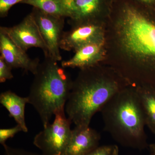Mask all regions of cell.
Masks as SVG:
<instances>
[{
	"instance_id": "1",
	"label": "cell",
	"mask_w": 155,
	"mask_h": 155,
	"mask_svg": "<svg viewBox=\"0 0 155 155\" xmlns=\"http://www.w3.org/2000/svg\"><path fill=\"white\" fill-rule=\"evenodd\" d=\"M113 31L116 50L122 59L110 67L131 86H155V22L136 9L127 7L113 23Z\"/></svg>"
},
{
	"instance_id": "2",
	"label": "cell",
	"mask_w": 155,
	"mask_h": 155,
	"mask_svg": "<svg viewBox=\"0 0 155 155\" xmlns=\"http://www.w3.org/2000/svg\"><path fill=\"white\" fill-rule=\"evenodd\" d=\"M118 72L101 64L80 69L72 81L66 106L67 117L75 126H89L95 114L117 93L129 86Z\"/></svg>"
},
{
	"instance_id": "3",
	"label": "cell",
	"mask_w": 155,
	"mask_h": 155,
	"mask_svg": "<svg viewBox=\"0 0 155 155\" xmlns=\"http://www.w3.org/2000/svg\"><path fill=\"white\" fill-rule=\"evenodd\" d=\"M100 112L105 130L118 143L139 150L148 148L144 113L135 87L122 89Z\"/></svg>"
},
{
	"instance_id": "4",
	"label": "cell",
	"mask_w": 155,
	"mask_h": 155,
	"mask_svg": "<svg viewBox=\"0 0 155 155\" xmlns=\"http://www.w3.org/2000/svg\"><path fill=\"white\" fill-rule=\"evenodd\" d=\"M58 62L45 57L39 65L27 96L28 104L38 113L44 127L49 124L55 112L65 109L72 87L73 81Z\"/></svg>"
},
{
	"instance_id": "5",
	"label": "cell",
	"mask_w": 155,
	"mask_h": 155,
	"mask_svg": "<svg viewBox=\"0 0 155 155\" xmlns=\"http://www.w3.org/2000/svg\"><path fill=\"white\" fill-rule=\"evenodd\" d=\"M65 113V109L55 112L54 122L44 127L43 130L35 137L33 144L41 151L43 155L65 153L72 131V121Z\"/></svg>"
},
{
	"instance_id": "6",
	"label": "cell",
	"mask_w": 155,
	"mask_h": 155,
	"mask_svg": "<svg viewBox=\"0 0 155 155\" xmlns=\"http://www.w3.org/2000/svg\"><path fill=\"white\" fill-rule=\"evenodd\" d=\"M0 31L6 34L19 48L26 51L31 48L41 49L45 57H48L47 47L32 13L13 27H1Z\"/></svg>"
},
{
	"instance_id": "7",
	"label": "cell",
	"mask_w": 155,
	"mask_h": 155,
	"mask_svg": "<svg viewBox=\"0 0 155 155\" xmlns=\"http://www.w3.org/2000/svg\"><path fill=\"white\" fill-rule=\"evenodd\" d=\"M70 30L63 32L61 49L75 51L84 45L106 38L105 23L99 20L74 23Z\"/></svg>"
},
{
	"instance_id": "8",
	"label": "cell",
	"mask_w": 155,
	"mask_h": 155,
	"mask_svg": "<svg viewBox=\"0 0 155 155\" xmlns=\"http://www.w3.org/2000/svg\"><path fill=\"white\" fill-rule=\"evenodd\" d=\"M32 13L47 47L48 57L55 61H61L60 42L65 17L50 15L35 8Z\"/></svg>"
},
{
	"instance_id": "9",
	"label": "cell",
	"mask_w": 155,
	"mask_h": 155,
	"mask_svg": "<svg viewBox=\"0 0 155 155\" xmlns=\"http://www.w3.org/2000/svg\"><path fill=\"white\" fill-rule=\"evenodd\" d=\"M106 38L91 42L78 48L72 58L62 61L64 68L86 69L99 64L104 61L107 53Z\"/></svg>"
},
{
	"instance_id": "10",
	"label": "cell",
	"mask_w": 155,
	"mask_h": 155,
	"mask_svg": "<svg viewBox=\"0 0 155 155\" xmlns=\"http://www.w3.org/2000/svg\"><path fill=\"white\" fill-rule=\"evenodd\" d=\"M0 57L13 68H20L34 75L37 73L39 63L30 59L26 51L21 49L6 34L0 31Z\"/></svg>"
},
{
	"instance_id": "11",
	"label": "cell",
	"mask_w": 155,
	"mask_h": 155,
	"mask_svg": "<svg viewBox=\"0 0 155 155\" xmlns=\"http://www.w3.org/2000/svg\"><path fill=\"white\" fill-rule=\"evenodd\" d=\"M101 135L91 127L75 126L64 155H87L99 146Z\"/></svg>"
},
{
	"instance_id": "12",
	"label": "cell",
	"mask_w": 155,
	"mask_h": 155,
	"mask_svg": "<svg viewBox=\"0 0 155 155\" xmlns=\"http://www.w3.org/2000/svg\"><path fill=\"white\" fill-rule=\"evenodd\" d=\"M0 103L8 111L10 116L14 118L22 128V131L28 132L25 121V105L28 104V97H21L15 93L8 91L0 95Z\"/></svg>"
},
{
	"instance_id": "13",
	"label": "cell",
	"mask_w": 155,
	"mask_h": 155,
	"mask_svg": "<svg viewBox=\"0 0 155 155\" xmlns=\"http://www.w3.org/2000/svg\"><path fill=\"white\" fill-rule=\"evenodd\" d=\"M134 87L141 102L146 126L155 134V86L143 85Z\"/></svg>"
},
{
	"instance_id": "14",
	"label": "cell",
	"mask_w": 155,
	"mask_h": 155,
	"mask_svg": "<svg viewBox=\"0 0 155 155\" xmlns=\"http://www.w3.org/2000/svg\"><path fill=\"white\" fill-rule=\"evenodd\" d=\"M103 0H75V11L71 19L73 23L99 20Z\"/></svg>"
},
{
	"instance_id": "15",
	"label": "cell",
	"mask_w": 155,
	"mask_h": 155,
	"mask_svg": "<svg viewBox=\"0 0 155 155\" xmlns=\"http://www.w3.org/2000/svg\"><path fill=\"white\" fill-rule=\"evenodd\" d=\"M21 3L33 6L50 15L67 17L61 0H24Z\"/></svg>"
},
{
	"instance_id": "16",
	"label": "cell",
	"mask_w": 155,
	"mask_h": 155,
	"mask_svg": "<svg viewBox=\"0 0 155 155\" xmlns=\"http://www.w3.org/2000/svg\"><path fill=\"white\" fill-rule=\"evenodd\" d=\"M119 152L116 145H105L97 147L87 155H119Z\"/></svg>"
},
{
	"instance_id": "17",
	"label": "cell",
	"mask_w": 155,
	"mask_h": 155,
	"mask_svg": "<svg viewBox=\"0 0 155 155\" xmlns=\"http://www.w3.org/2000/svg\"><path fill=\"white\" fill-rule=\"evenodd\" d=\"M22 131V128L19 125L10 128H2L0 129V143L3 146L6 144L7 140L12 138L18 132Z\"/></svg>"
},
{
	"instance_id": "18",
	"label": "cell",
	"mask_w": 155,
	"mask_h": 155,
	"mask_svg": "<svg viewBox=\"0 0 155 155\" xmlns=\"http://www.w3.org/2000/svg\"><path fill=\"white\" fill-rule=\"evenodd\" d=\"M12 68L0 57V82L4 83L14 77L11 70Z\"/></svg>"
},
{
	"instance_id": "19",
	"label": "cell",
	"mask_w": 155,
	"mask_h": 155,
	"mask_svg": "<svg viewBox=\"0 0 155 155\" xmlns=\"http://www.w3.org/2000/svg\"><path fill=\"white\" fill-rule=\"evenodd\" d=\"M4 155H43L42 154L28 151L22 149L17 148L9 146L8 145H4Z\"/></svg>"
},
{
	"instance_id": "20",
	"label": "cell",
	"mask_w": 155,
	"mask_h": 155,
	"mask_svg": "<svg viewBox=\"0 0 155 155\" xmlns=\"http://www.w3.org/2000/svg\"><path fill=\"white\" fill-rule=\"evenodd\" d=\"M24 0H0V16L6 17L10 8L15 4L21 3Z\"/></svg>"
},
{
	"instance_id": "21",
	"label": "cell",
	"mask_w": 155,
	"mask_h": 155,
	"mask_svg": "<svg viewBox=\"0 0 155 155\" xmlns=\"http://www.w3.org/2000/svg\"><path fill=\"white\" fill-rule=\"evenodd\" d=\"M61 1L67 17H69L70 19H72L75 11V0H61Z\"/></svg>"
},
{
	"instance_id": "22",
	"label": "cell",
	"mask_w": 155,
	"mask_h": 155,
	"mask_svg": "<svg viewBox=\"0 0 155 155\" xmlns=\"http://www.w3.org/2000/svg\"><path fill=\"white\" fill-rule=\"evenodd\" d=\"M148 149L149 150V155H155V143L149 144Z\"/></svg>"
},
{
	"instance_id": "23",
	"label": "cell",
	"mask_w": 155,
	"mask_h": 155,
	"mask_svg": "<svg viewBox=\"0 0 155 155\" xmlns=\"http://www.w3.org/2000/svg\"><path fill=\"white\" fill-rule=\"evenodd\" d=\"M140 1H141V2L144 3H150L152 2L153 0H140Z\"/></svg>"
}]
</instances>
